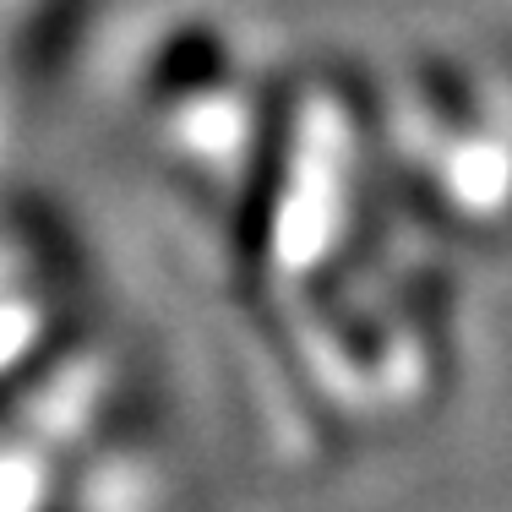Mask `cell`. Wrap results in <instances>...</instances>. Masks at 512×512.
<instances>
[{"label":"cell","instance_id":"obj_1","mask_svg":"<svg viewBox=\"0 0 512 512\" xmlns=\"http://www.w3.org/2000/svg\"><path fill=\"white\" fill-rule=\"evenodd\" d=\"M387 164L425 213L474 240H512V77L485 60H409L376 109ZM409 191V197H414Z\"/></svg>","mask_w":512,"mask_h":512},{"label":"cell","instance_id":"obj_2","mask_svg":"<svg viewBox=\"0 0 512 512\" xmlns=\"http://www.w3.org/2000/svg\"><path fill=\"white\" fill-rule=\"evenodd\" d=\"M273 93L278 88L251 82V71L229 55V44L213 28H186L164 39L142 71V109L153 120L158 153L218 213L262 148Z\"/></svg>","mask_w":512,"mask_h":512},{"label":"cell","instance_id":"obj_3","mask_svg":"<svg viewBox=\"0 0 512 512\" xmlns=\"http://www.w3.org/2000/svg\"><path fill=\"white\" fill-rule=\"evenodd\" d=\"M66 322V289L44 267H33L28 256L0 262V409H11V398L22 404L44 376L77 355Z\"/></svg>","mask_w":512,"mask_h":512}]
</instances>
